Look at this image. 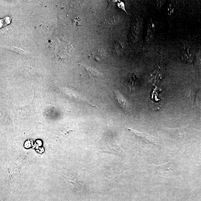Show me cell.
<instances>
[{
  "label": "cell",
  "instance_id": "cell-1",
  "mask_svg": "<svg viewBox=\"0 0 201 201\" xmlns=\"http://www.w3.org/2000/svg\"><path fill=\"white\" fill-rule=\"evenodd\" d=\"M177 165V158L175 157L167 163L160 165H154V166L158 175L162 177L167 178L175 175Z\"/></svg>",
  "mask_w": 201,
  "mask_h": 201
},
{
  "label": "cell",
  "instance_id": "cell-2",
  "mask_svg": "<svg viewBox=\"0 0 201 201\" xmlns=\"http://www.w3.org/2000/svg\"><path fill=\"white\" fill-rule=\"evenodd\" d=\"M187 127L186 126L179 128H166L164 130L168 133L175 140H180L186 135Z\"/></svg>",
  "mask_w": 201,
  "mask_h": 201
},
{
  "label": "cell",
  "instance_id": "cell-3",
  "mask_svg": "<svg viewBox=\"0 0 201 201\" xmlns=\"http://www.w3.org/2000/svg\"><path fill=\"white\" fill-rule=\"evenodd\" d=\"M128 129L136 136L147 143L157 144L158 142V139L152 136L148 135V134L140 133V132L130 129H130L129 128Z\"/></svg>",
  "mask_w": 201,
  "mask_h": 201
},
{
  "label": "cell",
  "instance_id": "cell-4",
  "mask_svg": "<svg viewBox=\"0 0 201 201\" xmlns=\"http://www.w3.org/2000/svg\"><path fill=\"white\" fill-rule=\"evenodd\" d=\"M115 96L120 105L123 110L126 112L130 113L131 112L129 105L122 95L119 91H115Z\"/></svg>",
  "mask_w": 201,
  "mask_h": 201
},
{
  "label": "cell",
  "instance_id": "cell-5",
  "mask_svg": "<svg viewBox=\"0 0 201 201\" xmlns=\"http://www.w3.org/2000/svg\"><path fill=\"white\" fill-rule=\"evenodd\" d=\"M115 22V21L113 18L106 16L102 18L100 24L104 28L110 29L112 28Z\"/></svg>",
  "mask_w": 201,
  "mask_h": 201
},
{
  "label": "cell",
  "instance_id": "cell-6",
  "mask_svg": "<svg viewBox=\"0 0 201 201\" xmlns=\"http://www.w3.org/2000/svg\"><path fill=\"white\" fill-rule=\"evenodd\" d=\"M103 52L100 49H96L93 50L91 53V56L92 58L96 60L97 61H100V60L104 57Z\"/></svg>",
  "mask_w": 201,
  "mask_h": 201
},
{
  "label": "cell",
  "instance_id": "cell-7",
  "mask_svg": "<svg viewBox=\"0 0 201 201\" xmlns=\"http://www.w3.org/2000/svg\"><path fill=\"white\" fill-rule=\"evenodd\" d=\"M86 71L89 73V76L93 78H97L101 75V74L95 69L91 67H86Z\"/></svg>",
  "mask_w": 201,
  "mask_h": 201
},
{
  "label": "cell",
  "instance_id": "cell-8",
  "mask_svg": "<svg viewBox=\"0 0 201 201\" xmlns=\"http://www.w3.org/2000/svg\"><path fill=\"white\" fill-rule=\"evenodd\" d=\"M191 51L190 50V48L187 47H186L184 48L182 54V58L185 61H188L190 60V58L191 57Z\"/></svg>",
  "mask_w": 201,
  "mask_h": 201
},
{
  "label": "cell",
  "instance_id": "cell-9",
  "mask_svg": "<svg viewBox=\"0 0 201 201\" xmlns=\"http://www.w3.org/2000/svg\"><path fill=\"white\" fill-rule=\"evenodd\" d=\"M114 48H115L116 52L118 54H121L122 53L123 47L122 43L119 41H116L114 44Z\"/></svg>",
  "mask_w": 201,
  "mask_h": 201
},
{
  "label": "cell",
  "instance_id": "cell-10",
  "mask_svg": "<svg viewBox=\"0 0 201 201\" xmlns=\"http://www.w3.org/2000/svg\"><path fill=\"white\" fill-rule=\"evenodd\" d=\"M137 79L136 75L135 74V75L132 76L131 77H130L129 79V86L130 90H133L135 84L136 83Z\"/></svg>",
  "mask_w": 201,
  "mask_h": 201
},
{
  "label": "cell",
  "instance_id": "cell-11",
  "mask_svg": "<svg viewBox=\"0 0 201 201\" xmlns=\"http://www.w3.org/2000/svg\"><path fill=\"white\" fill-rule=\"evenodd\" d=\"M118 6H119V7L121 9L124 10V11H126L125 10L124 8V3L122 2H120V3H118Z\"/></svg>",
  "mask_w": 201,
  "mask_h": 201
}]
</instances>
